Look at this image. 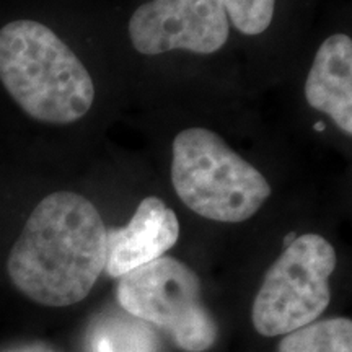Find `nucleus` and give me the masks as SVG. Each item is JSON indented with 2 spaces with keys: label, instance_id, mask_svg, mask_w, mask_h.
<instances>
[{
  "label": "nucleus",
  "instance_id": "1",
  "mask_svg": "<svg viewBox=\"0 0 352 352\" xmlns=\"http://www.w3.org/2000/svg\"><path fill=\"white\" fill-rule=\"evenodd\" d=\"M107 230L98 209L78 192L46 196L8 254L13 285L39 305L82 302L104 271Z\"/></svg>",
  "mask_w": 352,
  "mask_h": 352
},
{
  "label": "nucleus",
  "instance_id": "6",
  "mask_svg": "<svg viewBox=\"0 0 352 352\" xmlns=\"http://www.w3.org/2000/svg\"><path fill=\"white\" fill-rule=\"evenodd\" d=\"M129 38L144 56L170 51L212 54L228 41V16L222 0H151L135 8Z\"/></svg>",
  "mask_w": 352,
  "mask_h": 352
},
{
  "label": "nucleus",
  "instance_id": "7",
  "mask_svg": "<svg viewBox=\"0 0 352 352\" xmlns=\"http://www.w3.org/2000/svg\"><path fill=\"white\" fill-rule=\"evenodd\" d=\"M179 236L176 214L160 197L148 196L140 201L129 223L107 230L108 276L118 277L155 261L175 246Z\"/></svg>",
  "mask_w": 352,
  "mask_h": 352
},
{
  "label": "nucleus",
  "instance_id": "10",
  "mask_svg": "<svg viewBox=\"0 0 352 352\" xmlns=\"http://www.w3.org/2000/svg\"><path fill=\"white\" fill-rule=\"evenodd\" d=\"M142 323L114 320L96 328L94 352H157L155 336Z\"/></svg>",
  "mask_w": 352,
  "mask_h": 352
},
{
  "label": "nucleus",
  "instance_id": "5",
  "mask_svg": "<svg viewBox=\"0 0 352 352\" xmlns=\"http://www.w3.org/2000/svg\"><path fill=\"white\" fill-rule=\"evenodd\" d=\"M334 267L336 252L327 239L297 236L264 276L253 302L254 329L263 336H285L318 320L331 300Z\"/></svg>",
  "mask_w": 352,
  "mask_h": 352
},
{
  "label": "nucleus",
  "instance_id": "11",
  "mask_svg": "<svg viewBox=\"0 0 352 352\" xmlns=\"http://www.w3.org/2000/svg\"><path fill=\"white\" fill-rule=\"evenodd\" d=\"M228 20L240 33L254 36L270 28L276 0H222Z\"/></svg>",
  "mask_w": 352,
  "mask_h": 352
},
{
  "label": "nucleus",
  "instance_id": "8",
  "mask_svg": "<svg viewBox=\"0 0 352 352\" xmlns=\"http://www.w3.org/2000/svg\"><path fill=\"white\" fill-rule=\"evenodd\" d=\"M305 100L352 135V39L336 33L316 51L305 80Z\"/></svg>",
  "mask_w": 352,
  "mask_h": 352
},
{
  "label": "nucleus",
  "instance_id": "3",
  "mask_svg": "<svg viewBox=\"0 0 352 352\" xmlns=\"http://www.w3.org/2000/svg\"><path fill=\"white\" fill-rule=\"evenodd\" d=\"M171 183L192 212L226 223L252 219L271 196L261 171L206 127H188L175 138Z\"/></svg>",
  "mask_w": 352,
  "mask_h": 352
},
{
  "label": "nucleus",
  "instance_id": "2",
  "mask_svg": "<svg viewBox=\"0 0 352 352\" xmlns=\"http://www.w3.org/2000/svg\"><path fill=\"white\" fill-rule=\"evenodd\" d=\"M0 82L34 120L70 124L95 101V83L85 65L46 25L15 20L0 30Z\"/></svg>",
  "mask_w": 352,
  "mask_h": 352
},
{
  "label": "nucleus",
  "instance_id": "12",
  "mask_svg": "<svg viewBox=\"0 0 352 352\" xmlns=\"http://www.w3.org/2000/svg\"><path fill=\"white\" fill-rule=\"evenodd\" d=\"M297 239V235H296V233H289V235L287 236H285V239H284V243H285V246H287V245H290V243H292V241L294 240H296Z\"/></svg>",
  "mask_w": 352,
  "mask_h": 352
},
{
  "label": "nucleus",
  "instance_id": "13",
  "mask_svg": "<svg viewBox=\"0 0 352 352\" xmlns=\"http://www.w3.org/2000/svg\"><path fill=\"white\" fill-rule=\"evenodd\" d=\"M19 352H43V351H38V349H25V351H19Z\"/></svg>",
  "mask_w": 352,
  "mask_h": 352
},
{
  "label": "nucleus",
  "instance_id": "4",
  "mask_svg": "<svg viewBox=\"0 0 352 352\" xmlns=\"http://www.w3.org/2000/svg\"><path fill=\"white\" fill-rule=\"evenodd\" d=\"M118 302L131 316L165 329L184 352H204L217 323L202 302L199 277L179 259L162 256L120 277Z\"/></svg>",
  "mask_w": 352,
  "mask_h": 352
},
{
  "label": "nucleus",
  "instance_id": "9",
  "mask_svg": "<svg viewBox=\"0 0 352 352\" xmlns=\"http://www.w3.org/2000/svg\"><path fill=\"white\" fill-rule=\"evenodd\" d=\"M279 352H352V321L331 318L305 324L285 334Z\"/></svg>",
  "mask_w": 352,
  "mask_h": 352
}]
</instances>
